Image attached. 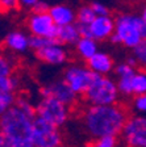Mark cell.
Listing matches in <instances>:
<instances>
[{
  "label": "cell",
  "mask_w": 146,
  "mask_h": 147,
  "mask_svg": "<svg viewBox=\"0 0 146 147\" xmlns=\"http://www.w3.org/2000/svg\"><path fill=\"white\" fill-rule=\"evenodd\" d=\"M125 104L115 105H86L80 112V121L84 131L92 139L107 135L120 137L129 118Z\"/></svg>",
  "instance_id": "cell-1"
},
{
  "label": "cell",
  "mask_w": 146,
  "mask_h": 147,
  "mask_svg": "<svg viewBox=\"0 0 146 147\" xmlns=\"http://www.w3.org/2000/svg\"><path fill=\"white\" fill-rule=\"evenodd\" d=\"M36 117L13 105L0 117V134L9 141L11 147H36L33 142V121Z\"/></svg>",
  "instance_id": "cell-2"
},
{
  "label": "cell",
  "mask_w": 146,
  "mask_h": 147,
  "mask_svg": "<svg viewBox=\"0 0 146 147\" xmlns=\"http://www.w3.org/2000/svg\"><path fill=\"white\" fill-rule=\"evenodd\" d=\"M143 40H146V22L141 16L133 13H119L116 16L115 33L111 37V42L133 50Z\"/></svg>",
  "instance_id": "cell-3"
},
{
  "label": "cell",
  "mask_w": 146,
  "mask_h": 147,
  "mask_svg": "<svg viewBox=\"0 0 146 147\" xmlns=\"http://www.w3.org/2000/svg\"><path fill=\"white\" fill-rule=\"evenodd\" d=\"M120 96L117 82L109 76L96 75L94 83L82 97L87 105H115L119 104Z\"/></svg>",
  "instance_id": "cell-4"
},
{
  "label": "cell",
  "mask_w": 146,
  "mask_h": 147,
  "mask_svg": "<svg viewBox=\"0 0 146 147\" xmlns=\"http://www.w3.org/2000/svg\"><path fill=\"white\" fill-rule=\"evenodd\" d=\"M36 113L37 117L62 127L70 118L71 108L54 97H41L36 105Z\"/></svg>",
  "instance_id": "cell-5"
},
{
  "label": "cell",
  "mask_w": 146,
  "mask_h": 147,
  "mask_svg": "<svg viewBox=\"0 0 146 147\" xmlns=\"http://www.w3.org/2000/svg\"><path fill=\"white\" fill-rule=\"evenodd\" d=\"M33 142L36 147H61L63 142L61 127L36 117L33 121Z\"/></svg>",
  "instance_id": "cell-6"
},
{
  "label": "cell",
  "mask_w": 146,
  "mask_h": 147,
  "mask_svg": "<svg viewBox=\"0 0 146 147\" xmlns=\"http://www.w3.org/2000/svg\"><path fill=\"white\" fill-rule=\"evenodd\" d=\"M96 74L92 72L87 64H70L69 67L65 70L63 78L62 79L69 84L71 89L75 92L78 96H83L87 92L92 83H94Z\"/></svg>",
  "instance_id": "cell-7"
},
{
  "label": "cell",
  "mask_w": 146,
  "mask_h": 147,
  "mask_svg": "<svg viewBox=\"0 0 146 147\" xmlns=\"http://www.w3.org/2000/svg\"><path fill=\"white\" fill-rule=\"evenodd\" d=\"M120 139L125 147H146V116H129Z\"/></svg>",
  "instance_id": "cell-8"
},
{
  "label": "cell",
  "mask_w": 146,
  "mask_h": 147,
  "mask_svg": "<svg viewBox=\"0 0 146 147\" xmlns=\"http://www.w3.org/2000/svg\"><path fill=\"white\" fill-rule=\"evenodd\" d=\"M25 25L31 36L43 37L49 40L57 38L58 26L49 12H31L25 20Z\"/></svg>",
  "instance_id": "cell-9"
},
{
  "label": "cell",
  "mask_w": 146,
  "mask_h": 147,
  "mask_svg": "<svg viewBox=\"0 0 146 147\" xmlns=\"http://www.w3.org/2000/svg\"><path fill=\"white\" fill-rule=\"evenodd\" d=\"M40 95L41 97H54L70 108L75 107L78 102V97H79L63 79L55 80V82H52L41 87Z\"/></svg>",
  "instance_id": "cell-10"
},
{
  "label": "cell",
  "mask_w": 146,
  "mask_h": 147,
  "mask_svg": "<svg viewBox=\"0 0 146 147\" xmlns=\"http://www.w3.org/2000/svg\"><path fill=\"white\" fill-rule=\"evenodd\" d=\"M34 55H36V58L38 61L43 62L45 64H49V66H62L69 59L67 47L62 43H59L57 40L52 41L42 50L34 53Z\"/></svg>",
  "instance_id": "cell-11"
},
{
  "label": "cell",
  "mask_w": 146,
  "mask_h": 147,
  "mask_svg": "<svg viewBox=\"0 0 146 147\" xmlns=\"http://www.w3.org/2000/svg\"><path fill=\"white\" fill-rule=\"evenodd\" d=\"M90 37L97 42L111 40L115 33V17L111 15L96 16L95 20L88 25Z\"/></svg>",
  "instance_id": "cell-12"
},
{
  "label": "cell",
  "mask_w": 146,
  "mask_h": 147,
  "mask_svg": "<svg viewBox=\"0 0 146 147\" xmlns=\"http://www.w3.org/2000/svg\"><path fill=\"white\" fill-rule=\"evenodd\" d=\"M3 46L12 54H24L31 49V36L21 29H13L4 36Z\"/></svg>",
  "instance_id": "cell-13"
},
{
  "label": "cell",
  "mask_w": 146,
  "mask_h": 147,
  "mask_svg": "<svg viewBox=\"0 0 146 147\" xmlns=\"http://www.w3.org/2000/svg\"><path fill=\"white\" fill-rule=\"evenodd\" d=\"M86 63H87V67L92 72H95L96 75H101V76H108V74L115 71V67H116L112 57L108 53L100 51V50Z\"/></svg>",
  "instance_id": "cell-14"
},
{
  "label": "cell",
  "mask_w": 146,
  "mask_h": 147,
  "mask_svg": "<svg viewBox=\"0 0 146 147\" xmlns=\"http://www.w3.org/2000/svg\"><path fill=\"white\" fill-rule=\"evenodd\" d=\"M49 13H50L53 21L55 22V25L58 28L76 24V11H74L67 4H62V3L54 4V5L50 7Z\"/></svg>",
  "instance_id": "cell-15"
},
{
  "label": "cell",
  "mask_w": 146,
  "mask_h": 147,
  "mask_svg": "<svg viewBox=\"0 0 146 147\" xmlns=\"http://www.w3.org/2000/svg\"><path fill=\"white\" fill-rule=\"evenodd\" d=\"M80 38H82V34H80L78 24H71L58 28V34L55 40L65 46H75Z\"/></svg>",
  "instance_id": "cell-16"
},
{
  "label": "cell",
  "mask_w": 146,
  "mask_h": 147,
  "mask_svg": "<svg viewBox=\"0 0 146 147\" xmlns=\"http://www.w3.org/2000/svg\"><path fill=\"white\" fill-rule=\"evenodd\" d=\"M75 53L83 61H88L99 51V43L91 37H82L75 46Z\"/></svg>",
  "instance_id": "cell-17"
},
{
  "label": "cell",
  "mask_w": 146,
  "mask_h": 147,
  "mask_svg": "<svg viewBox=\"0 0 146 147\" xmlns=\"http://www.w3.org/2000/svg\"><path fill=\"white\" fill-rule=\"evenodd\" d=\"M96 17V13L94 12L91 4L80 5L76 11V24L79 26H88Z\"/></svg>",
  "instance_id": "cell-18"
},
{
  "label": "cell",
  "mask_w": 146,
  "mask_h": 147,
  "mask_svg": "<svg viewBox=\"0 0 146 147\" xmlns=\"http://www.w3.org/2000/svg\"><path fill=\"white\" fill-rule=\"evenodd\" d=\"M132 87H133L134 96H140L146 93V70L138 68L136 71V74L132 78Z\"/></svg>",
  "instance_id": "cell-19"
},
{
  "label": "cell",
  "mask_w": 146,
  "mask_h": 147,
  "mask_svg": "<svg viewBox=\"0 0 146 147\" xmlns=\"http://www.w3.org/2000/svg\"><path fill=\"white\" fill-rule=\"evenodd\" d=\"M20 87V79L16 76L15 74L11 76L0 78V92H11L16 93V91Z\"/></svg>",
  "instance_id": "cell-20"
},
{
  "label": "cell",
  "mask_w": 146,
  "mask_h": 147,
  "mask_svg": "<svg viewBox=\"0 0 146 147\" xmlns=\"http://www.w3.org/2000/svg\"><path fill=\"white\" fill-rule=\"evenodd\" d=\"M13 70H15V61H13V58L11 55L3 53L1 58H0V78L13 75Z\"/></svg>",
  "instance_id": "cell-21"
},
{
  "label": "cell",
  "mask_w": 146,
  "mask_h": 147,
  "mask_svg": "<svg viewBox=\"0 0 146 147\" xmlns=\"http://www.w3.org/2000/svg\"><path fill=\"white\" fill-rule=\"evenodd\" d=\"M16 100H17L16 93L0 92V113H4L9 108H12L16 104Z\"/></svg>",
  "instance_id": "cell-22"
},
{
  "label": "cell",
  "mask_w": 146,
  "mask_h": 147,
  "mask_svg": "<svg viewBox=\"0 0 146 147\" xmlns=\"http://www.w3.org/2000/svg\"><path fill=\"white\" fill-rule=\"evenodd\" d=\"M132 78L133 76H126V78H119L117 79V87H119L120 95L124 97H132L133 95V87H132Z\"/></svg>",
  "instance_id": "cell-23"
},
{
  "label": "cell",
  "mask_w": 146,
  "mask_h": 147,
  "mask_svg": "<svg viewBox=\"0 0 146 147\" xmlns=\"http://www.w3.org/2000/svg\"><path fill=\"white\" fill-rule=\"evenodd\" d=\"M119 138L120 137H115V135H107V137L94 139L90 144L92 147H117L119 146Z\"/></svg>",
  "instance_id": "cell-24"
},
{
  "label": "cell",
  "mask_w": 146,
  "mask_h": 147,
  "mask_svg": "<svg viewBox=\"0 0 146 147\" xmlns=\"http://www.w3.org/2000/svg\"><path fill=\"white\" fill-rule=\"evenodd\" d=\"M137 70H138V67H134V66L129 64L128 62H122V63L117 64L115 67V74H116V76H117V79H119V78L133 76Z\"/></svg>",
  "instance_id": "cell-25"
},
{
  "label": "cell",
  "mask_w": 146,
  "mask_h": 147,
  "mask_svg": "<svg viewBox=\"0 0 146 147\" xmlns=\"http://www.w3.org/2000/svg\"><path fill=\"white\" fill-rule=\"evenodd\" d=\"M133 55L137 59L140 68L146 70V40H143L136 49H133Z\"/></svg>",
  "instance_id": "cell-26"
},
{
  "label": "cell",
  "mask_w": 146,
  "mask_h": 147,
  "mask_svg": "<svg viewBox=\"0 0 146 147\" xmlns=\"http://www.w3.org/2000/svg\"><path fill=\"white\" fill-rule=\"evenodd\" d=\"M54 40H49V38H43V37H36V36H31V49L33 50L34 53L42 50L43 47L49 45Z\"/></svg>",
  "instance_id": "cell-27"
},
{
  "label": "cell",
  "mask_w": 146,
  "mask_h": 147,
  "mask_svg": "<svg viewBox=\"0 0 146 147\" xmlns=\"http://www.w3.org/2000/svg\"><path fill=\"white\" fill-rule=\"evenodd\" d=\"M130 107L137 113H146V93L140 95V96H134L132 98Z\"/></svg>",
  "instance_id": "cell-28"
},
{
  "label": "cell",
  "mask_w": 146,
  "mask_h": 147,
  "mask_svg": "<svg viewBox=\"0 0 146 147\" xmlns=\"http://www.w3.org/2000/svg\"><path fill=\"white\" fill-rule=\"evenodd\" d=\"M0 7L3 13H9L16 11L18 7V0H0Z\"/></svg>",
  "instance_id": "cell-29"
},
{
  "label": "cell",
  "mask_w": 146,
  "mask_h": 147,
  "mask_svg": "<svg viewBox=\"0 0 146 147\" xmlns=\"http://www.w3.org/2000/svg\"><path fill=\"white\" fill-rule=\"evenodd\" d=\"M91 7L94 9V12L96 13V16H107L109 15V9L105 4L100 3V1H92L91 3Z\"/></svg>",
  "instance_id": "cell-30"
},
{
  "label": "cell",
  "mask_w": 146,
  "mask_h": 147,
  "mask_svg": "<svg viewBox=\"0 0 146 147\" xmlns=\"http://www.w3.org/2000/svg\"><path fill=\"white\" fill-rule=\"evenodd\" d=\"M40 0H18V7L25 11H33Z\"/></svg>",
  "instance_id": "cell-31"
},
{
  "label": "cell",
  "mask_w": 146,
  "mask_h": 147,
  "mask_svg": "<svg viewBox=\"0 0 146 147\" xmlns=\"http://www.w3.org/2000/svg\"><path fill=\"white\" fill-rule=\"evenodd\" d=\"M50 7H52V5H49L48 1H45V0H40V1L37 3V5L34 7V9L32 11V12H49Z\"/></svg>",
  "instance_id": "cell-32"
},
{
  "label": "cell",
  "mask_w": 146,
  "mask_h": 147,
  "mask_svg": "<svg viewBox=\"0 0 146 147\" xmlns=\"http://www.w3.org/2000/svg\"><path fill=\"white\" fill-rule=\"evenodd\" d=\"M140 16H141V17H142V20H143V21L146 22V5L142 8V11H141V15H140Z\"/></svg>",
  "instance_id": "cell-33"
},
{
  "label": "cell",
  "mask_w": 146,
  "mask_h": 147,
  "mask_svg": "<svg viewBox=\"0 0 146 147\" xmlns=\"http://www.w3.org/2000/svg\"><path fill=\"white\" fill-rule=\"evenodd\" d=\"M84 147H92V146H91V144H87V146H84Z\"/></svg>",
  "instance_id": "cell-34"
},
{
  "label": "cell",
  "mask_w": 146,
  "mask_h": 147,
  "mask_svg": "<svg viewBox=\"0 0 146 147\" xmlns=\"http://www.w3.org/2000/svg\"><path fill=\"white\" fill-rule=\"evenodd\" d=\"M61 147H62V146H61Z\"/></svg>",
  "instance_id": "cell-35"
}]
</instances>
